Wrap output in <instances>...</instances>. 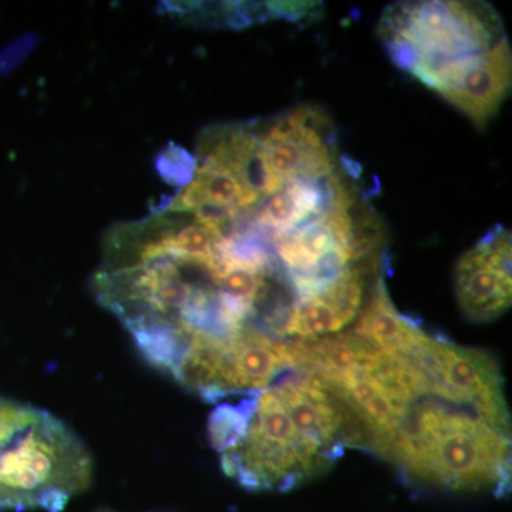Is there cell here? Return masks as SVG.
I'll use <instances>...</instances> for the list:
<instances>
[{"label":"cell","mask_w":512,"mask_h":512,"mask_svg":"<svg viewBox=\"0 0 512 512\" xmlns=\"http://www.w3.org/2000/svg\"><path fill=\"white\" fill-rule=\"evenodd\" d=\"M450 403L413 399L389 458L412 483L448 491L507 494L511 483L510 437L478 414L473 416L463 406Z\"/></svg>","instance_id":"1"},{"label":"cell","mask_w":512,"mask_h":512,"mask_svg":"<svg viewBox=\"0 0 512 512\" xmlns=\"http://www.w3.org/2000/svg\"><path fill=\"white\" fill-rule=\"evenodd\" d=\"M93 477L82 440L46 410L0 447V510L60 512Z\"/></svg>","instance_id":"2"},{"label":"cell","mask_w":512,"mask_h":512,"mask_svg":"<svg viewBox=\"0 0 512 512\" xmlns=\"http://www.w3.org/2000/svg\"><path fill=\"white\" fill-rule=\"evenodd\" d=\"M377 30L393 63L417 80L441 64L483 53L504 37L491 6L454 0L394 3Z\"/></svg>","instance_id":"3"},{"label":"cell","mask_w":512,"mask_h":512,"mask_svg":"<svg viewBox=\"0 0 512 512\" xmlns=\"http://www.w3.org/2000/svg\"><path fill=\"white\" fill-rule=\"evenodd\" d=\"M330 183L329 207L322 214L274 238L276 255L299 299L322 291L379 244L372 221L359 224L348 187L335 174Z\"/></svg>","instance_id":"4"},{"label":"cell","mask_w":512,"mask_h":512,"mask_svg":"<svg viewBox=\"0 0 512 512\" xmlns=\"http://www.w3.org/2000/svg\"><path fill=\"white\" fill-rule=\"evenodd\" d=\"M252 400L244 436L221 453L228 477L251 491H289L329 466L328 458L302 439L272 387L252 394Z\"/></svg>","instance_id":"5"},{"label":"cell","mask_w":512,"mask_h":512,"mask_svg":"<svg viewBox=\"0 0 512 512\" xmlns=\"http://www.w3.org/2000/svg\"><path fill=\"white\" fill-rule=\"evenodd\" d=\"M256 136L266 198L293 180L319 181L335 174L333 131L322 111L299 107Z\"/></svg>","instance_id":"6"},{"label":"cell","mask_w":512,"mask_h":512,"mask_svg":"<svg viewBox=\"0 0 512 512\" xmlns=\"http://www.w3.org/2000/svg\"><path fill=\"white\" fill-rule=\"evenodd\" d=\"M512 55L507 37L478 55L441 64L419 82L440 94L477 128L493 119L511 89Z\"/></svg>","instance_id":"7"},{"label":"cell","mask_w":512,"mask_h":512,"mask_svg":"<svg viewBox=\"0 0 512 512\" xmlns=\"http://www.w3.org/2000/svg\"><path fill=\"white\" fill-rule=\"evenodd\" d=\"M431 396L467 406L494 429L510 434V417L497 362L476 349L437 342V373Z\"/></svg>","instance_id":"8"},{"label":"cell","mask_w":512,"mask_h":512,"mask_svg":"<svg viewBox=\"0 0 512 512\" xmlns=\"http://www.w3.org/2000/svg\"><path fill=\"white\" fill-rule=\"evenodd\" d=\"M461 312L473 322H488L511 306V234L495 225L456 266Z\"/></svg>","instance_id":"9"},{"label":"cell","mask_w":512,"mask_h":512,"mask_svg":"<svg viewBox=\"0 0 512 512\" xmlns=\"http://www.w3.org/2000/svg\"><path fill=\"white\" fill-rule=\"evenodd\" d=\"M365 286V266L356 262L322 291L289 308L285 336L312 340L340 332L359 315Z\"/></svg>","instance_id":"10"},{"label":"cell","mask_w":512,"mask_h":512,"mask_svg":"<svg viewBox=\"0 0 512 512\" xmlns=\"http://www.w3.org/2000/svg\"><path fill=\"white\" fill-rule=\"evenodd\" d=\"M353 332L375 345L384 355H406L426 333L394 308L384 278L377 279L369 301L360 309Z\"/></svg>","instance_id":"11"},{"label":"cell","mask_w":512,"mask_h":512,"mask_svg":"<svg viewBox=\"0 0 512 512\" xmlns=\"http://www.w3.org/2000/svg\"><path fill=\"white\" fill-rule=\"evenodd\" d=\"M330 177L325 180H293L266 198L256 214V225L272 237L284 235L329 207Z\"/></svg>","instance_id":"12"},{"label":"cell","mask_w":512,"mask_h":512,"mask_svg":"<svg viewBox=\"0 0 512 512\" xmlns=\"http://www.w3.org/2000/svg\"><path fill=\"white\" fill-rule=\"evenodd\" d=\"M254 394V393H252ZM252 394L239 404H221L215 407L208 419V437L211 446L224 453L234 447L244 436L252 410Z\"/></svg>","instance_id":"13"},{"label":"cell","mask_w":512,"mask_h":512,"mask_svg":"<svg viewBox=\"0 0 512 512\" xmlns=\"http://www.w3.org/2000/svg\"><path fill=\"white\" fill-rule=\"evenodd\" d=\"M158 174L168 184L185 187L191 183L197 170V157L191 156L183 147L168 144L156 160Z\"/></svg>","instance_id":"14"},{"label":"cell","mask_w":512,"mask_h":512,"mask_svg":"<svg viewBox=\"0 0 512 512\" xmlns=\"http://www.w3.org/2000/svg\"><path fill=\"white\" fill-rule=\"evenodd\" d=\"M40 409L0 397V447L23 426L35 419Z\"/></svg>","instance_id":"15"},{"label":"cell","mask_w":512,"mask_h":512,"mask_svg":"<svg viewBox=\"0 0 512 512\" xmlns=\"http://www.w3.org/2000/svg\"><path fill=\"white\" fill-rule=\"evenodd\" d=\"M97 512H114V511H110V510H100V511H97Z\"/></svg>","instance_id":"16"}]
</instances>
